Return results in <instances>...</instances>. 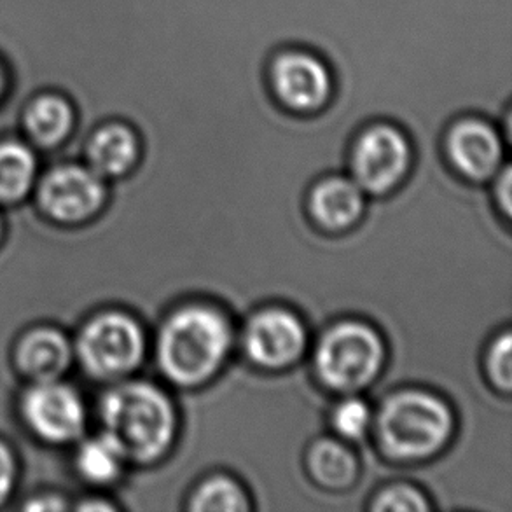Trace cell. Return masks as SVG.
<instances>
[{"mask_svg":"<svg viewBox=\"0 0 512 512\" xmlns=\"http://www.w3.org/2000/svg\"><path fill=\"white\" fill-rule=\"evenodd\" d=\"M374 511L422 512L429 509V502L422 493L411 486H392L378 495Z\"/></svg>","mask_w":512,"mask_h":512,"instance_id":"obj_21","label":"cell"},{"mask_svg":"<svg viewBox=\"0 0 512 512\" xmlns=\"http://www.w3.org/2000/svg\"><path fill=\"white\" fill-rule=\"evenodd\" d=\"M104 196L97 172L72 165L53 170L41 187L42 205L56 221H83L97 212Z\"/></svg>","mask_w":512,"mask_h":512,"instance_id":"obj_10","label":"cell"},{"mask_svg":"<svg viewBox=\"0 0 512 512\" xmlns=\"http://www.w3.org/2000/svg\"><path fill=\"white\" fill-rule=\"evenodd\" d=\"M231 343L233 331L219 310L184 306L161 329L158 362L168 380L180 387H196L219 371Z\"/></svg>","mask_w":512,"mask_h":512,"instance_id":"obj_2","label":"cell"},{"mask_svg":"<svg viewBox=\"0 0 512 512\" xmlns=\"http://www.w3.org/2000/svg\"><path fill=\"white\" fill-rule=\"evenodd\" d=\"M500 191H502V207L506 210V214H509L511 212V172L509 170L504 173Z\"/></svg>","mask_w":512,"mask_h":512,"instance_id":"obj_24","label":"cell"},{"mask_svg":"<svg viewBox=\"0 0 512 512\" xmlns=\"http://www.w3.org/2000/svg\"><path fill=\"white\" fill-rule=\"evenodd\" d=\"M409 161L411 147L406 135L392 125H374L355 144L353 175L360 189L383 194L401 182Z\"/></svg>","mask_w":512,"mask_h":512,"instance_id":"obj_7","label":"cell"},{"mask_svg":"<svg viewBox=\"0 0 512 512\" xmlns=\"http://www.w3.org/2000/svg\"><path fill=\"white\" fill-rule=\"evenodd\" d=\"M7 79H9V77H7V70L4 69V65L0 63V97H2L4 91H6Z\"/></svg>","mask_w":512,"mask_h":512,"instance_id":"obj_25","label":"cell"},{"mask_svg":"<svg viewBox=\"0 0 512 512\" xmlns=\"http://www.w3.org/2000/svg\"><path fill=\"white\" fill-rule=\"evenodd\" d=\"M14 462L11 453L0 443V504L6 500L13 488Z\"/></svg>","mask_w":512,"mask_h":512,"instance_id":"obj_23","label":"cell"},{"mask_svg":"<svg viewBox=\"0 0 512 512\" xmlns=\"http://www.w3.org/2000/svg\"><path fill=\"white\" fill-rule=\"evenodd\" d=\"M333 422L341 436L360 439L366 436L371 425V411L360 399H346L334 411Z\"/></svg>","mask_w":512,"mask_h":512,"instance_id":"obj_20","label":"cell"},{"mask_svg":"<svg viewBox=\"0 0 512 512\" xmlns=\"http://www.w3.org/2000/svg\"><path fill=\"white\" fill-rule=\"evenodd\" d=\"M364 210V196L355 182L346 179L324 180L312 194L315 219L331 231L350 228Z\"/></svg>","mask_w":512,"mask_h":512,"instance_id":"obj_13","label":"cell"},{"mask_svg":"<svg viewBox=\"0 0 512 512\" xmlns=\"http://www.w3.org/2000/svg\"><path fill=\"white\" fill-rule=\"evenodd\" d=\"M191 509L205 512L247 511L249 500L233 479L221 476V478L208 479L207 483H203L196 490Z\"/></svg>","mask_w":512,"mask_h":512,"instance_id":"obj_19","label":"cell"},{"mask_svg":"<svg viewBox=\"0 0 512 512\" xmlns=\"http://www.w3.org/2000/svg\"><path fill=\"white\" fill-rule=\"evenodd\" d=\"M34 153L20 142L0 146V200H18L34 180Z\"/></svg>","mask_w":512,"mask_h":512,"instance_id":"obj_17","label":"cell"},{"mask_svg":"<svg viewBox=\"0 0 512 512\" xmlns=\"http://www.w3.org/2000/svg\"><path fill=\"white\" fill-rule=\"evenodd\" d=\"M72 352L67 338L55 329H37L20 346V367L37 381H55L69 367Z\"/></svg>","mask_w":512,"mask_h":512,"instance_id":"obj_12","label":"cell"},{"mask_svg":"<svg viewBox=\"0 0 512 512\" xmlns=\"http://www.w3.org/2000/svg\"><path fill=\"white\" fill-rule=\"evenodd\" d=\"M453 415L436 395L406 390L385 401L378 415L381 450L397 460L432 457L450 439Z\"/></svg>","mask_w":512,"mask_h":512,"instance_id":"obj_3","label":"cell"},{"mask_svg":"<svg viewBox=\"0 0 512 512\" xmlns=\"http://www.w3.org/2000/svg\"><path fill=\"white\" fill-rule=\"evenodd\" d=\"M270 83L278 102L292 112L320 111L334 93L333 70L308 49L280 51L270 65Z\"/></svg>","mask_w":512,"mask_h":512,"instance_id":"obj_6","label":"cell"},{"mask_svg":"<svg viewBox=\"0 0 512 512\" xmlns=\"http://www.w3.org/2000/svg\"><path fill=\"white\" fill-rule=\"evenodd\" d=\"M448 154L458 172L469 179L492 177L502 163V140L495 126L485 119L465 118L451 128Z\"/></svg>","mask_w":512,"mask_h":512,"instance_id":"obj_11","label":"cell"},{"mask_svg":"<svg viewBox=\"0 0 512 512\" xmlns=\"http://www.w3.org/2000/svg\"><path fill=\"white\" fill-rule=\"evenodd\" d=\"M123 460L125 458L121 451L104 434L81 446L77 455V467L84 478L93 483H109L118 478Z\"/></svg>","mask_w":512,"mask_h":512,"instance_id":"obj_18","label":"cell"},{"mask_svg":"<svg viewBox=\"0 0 512 512\" xmlns=\"http://www.w3.org/2000/svg\"><path fill=\"white\" fill-rule=\"evenodd\" d=\"M105 436L123 458L140 464L163 457L177 434V415L160 388L135 381L112 388L102 401Z\"/></svg>","mask_w":512,"mask_h":512,"instance_id":"obj_1","label":"cell"},{"mask_svg":"<svg viewBox=\"0 0 512 512\" xmlns=\"http://www.w3.org/2000/svg\"><path fill=\"white\" fill-rule=\"evenodd\" d=\"M512 341L511 334L506 333L495 341L488 355V369L495 385L502 390H509L512 383Z\"/></svg>","mask_w":512,"mask_h":512,"instance_id":"obj_22","label":"cell"},{"mask_svg":"<svg viewBox=\"0 0 512 512\" xmlns=\"http://www.w3.org/2000/svg\"><path fill=\"white\" fill-rule=\"evenodd\" d=\"M383 359L385 348L376 331L359 322H345L324 334L315 355V367L327 387L353 392L376 378Z\"/></svg>","mask_w":512,"mask_h":512,"instance_id":"obj_4","label":"cell"},{"mask_svg":"<svg viewBox=\"0 0 512 512\" xmlns=\"http://www.w3.org/2000/svg\"><path fill=\"white\" fill-rule=\"evenodd\" d=\"M74 126V109L69 100L44 93L35 98L25 111V128L28 135L41 146L60 144Z\"/></svg>","mask_w":512,"mask_h":512,"instance_id":"obj_15","label":"cell"},{"mask_svg":"<svg viewBox=\"0 0 512 512\" xmlns=\"http://www.w3.org/2000/svg\"><path fill=\"white\" fill-rule=\"evenodd\" d=\"M306 346L305 326L294 313L266 310L245 329V352L257 366L282 369L299 359Z\"/></svg>","mask_w":512,"mask_h":512,"instance_id":"obj_9","label":"cell"},{"mask_svg":"<svg viewBox=\"0 0 512 512\" xmlns=\"http://www.w3.org/2000/svg\"><path fill=\"white\" fill-rule=\"evenodd\" d=\"M146 352L144 333L135 320L107 313L88 324L79 340L84 367L98 378H118L139 366Z\"/></svg>","mask_w":512,"mask_h":512,"instance_id":"obj_5","label":"cell"},{"mask_svg":"<svg viewBox=\"0 0 512 512\" xmlns=\"http://www.w3.org/2000/svg\"><path fill=\"white\" fill-rule=\"evenodd\" d=\"M30 427L46 441L67 443L84 429V406L79 395L62 383L39 381L23 401Z\"/></svg>","mask_w":512,"mask_h":512,"instance_id":"obj_8","label":"cell"},{"mask_svg":"<svg viewBox=\"0 0 512 512\" xmlns=\"http://www.w3.org/2000/svg\"><path fill=\"white\" fill-rule=\"evenodd\" d=\"M308 465L315 481L327 488H346L357 478V460L352 451L331 439L313 444Z\"/></svg>","mask_w":512,"mask_h":512,"instance_id":"obj_16","label":"cell"},{"mask_svg":"<svg viewBox=\"0 0 512 512\" xmlns=\"http://www.w3.org/2000/svg\"><path fill=\"white\" fill-rule=\"evenodd\" d=\"M88 156L93 172L104 177H116L133 167L139 156V140L132 128L111 123L93 135Z\"/></svg>","mask_w":512,"mask_h":512,"instance_id":"obj_14","label":"cell"}]
</instances>
